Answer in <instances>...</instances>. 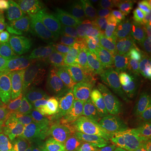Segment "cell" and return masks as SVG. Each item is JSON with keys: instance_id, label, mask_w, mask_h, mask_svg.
Listing matches in <instances>:
<instances>
[{"instance_id": "cell-1", "label": "cell", "mask_w": 151, "mask_h": 151, "mask_svg": "<svg viewBox=\"0 0 151 151\" xmlns=\"http://www.w3.org/2000/svg\"><path fill=\"white\" fill-rule=\"evenodd\" d=\"M60 36V63L85 81L99 86L110 82L117 74L108 70L92 55L86 46L66 30H57Z\"/></svg>"}, {"instance_id": "cell-20", "label": "cell", "mask_w": 151, "mask_h": 151, "mask_svg": "<svg viewBox=\"0 0 151 151\" xmlns=\"http://www.w3.org/2000/svg\"><path fill=\"white\" fill-rule=\"evenodd\" d=\"M12 55H13V59L15 61V64L17 65H19L22 67L28 68V70H42L46 67L45 65L34 60L31 58H29V57L23 55L20 52H19L15 49L14 50L13 49Z\"/></svg>"}, {"instance_id": "cell-26", "label": "cell", "mask_w": 151, "mask_h": 151, "mask_svg": "<svg viewBox=\"0 0 151 151\" xmlns=\"http://www.w3.org/2000/svg\"><path fill=\"white\" fill-rule=\"evenodd\" d=\"M96 151H115L111 145L108 134L103 135L99 139Z\"/></svg>"}, {"instance_id": "cell-11", "label": "cell", "mask_w": 151, "mask_h": 151, "mask_svg": "<svg viewBox=\"0 0 151 151\" xmlns=\"http://www.w3.org/2000/svg\"><path fill=\"white\" fill-rule=\"evenodd\" d=\"M130 109L108 102L97 112L89 122V126H96L108 134H119L126 133L129 128Z\"/></svg>"}, {"instance_id": "cell-5", "label": "cell", "mask_w": 151, "mask_h": 151, "mask_svg": "<svg viewBox=\"0 0 151 151\" xmlns=\"http://www.w3.org/2000/svg\"><path fill=\"white\" fill-rule=\"evenodd\" d=\"M34 7L50 27L65 30L86 19L87 9L75 0H40L33 2Z\"/></svg>"}, {"instance_id": "cell-3", "label": "cell", "mask_w": 151, "mask_h": 151, "mask_svg": "<svg viewBox=\"0 0 151 151\" xmlns=\"http://www.w3.org/2000/svg\"><path fill=\"white\" fill-rule=\"evenodd\" d=\"M22 96L34 110L54 105L61 96L64 85L61 79L48 72L25 70L17 81Z\"/></svg>"}, {"instance_id": "cell-12", "label": "cell", "mask_w": 151, "mask_h": 151, "mask_svg": "<svg viewBox=\"0 0 151 151\" xmlns=\"http://www.w3.org/2000/svg\"><path fill=\"white\" fill-rule=\"evenodd\" d=\"M0 113L19 120L36 112L28 104L14 84L0 87Z\"/></svg>"}, {"instance_id": "cell-23", "label": "cell", "mask_w": 151, "mask_h": 151, "mask_svg": "<svg viewBox=\"0 0 151 151\" xmlns=\"http://www.w3.org/2000/svg\"><path fill=\"white\" fill-rule=\"evenodd\" d=\"M13 48L5 29L0 26V65L4 64L10 58Z\"/></svg>"}, {"instance_id": "cell-6", "label": "cell", "mask_w": 151, "mask_h": 151, "mask_svg": "<svg viewBox=\"0 0 151 151\" xmlns=\"http://www.w3.org/2000/svg\"><path fill=\"white\" fill-rule=\"evenodd\" d=\"M109 102L107 94L98 86L92 92H82L69 97L56 116L61 120L75 119L88 124L95 114Z\"/></svg>"}, {"instance_id": "cell-2", "label": "cell", "mask_w": 151, "mask_h": 151, "mask_svg": "<svg viewBox=\"0 0 151 151\" xmlns=\"http://www.w3.org/2000/svg\"><path fill=\"white\" fill-rule=\"evenodd\" d=\"M65 30L80 40L101 64L113 73L119 74L123 48L108 30L94 25L91 18H86Z\"/></svg>"}, {"instance_id": "cell-7", "label": "cell", "mask_w": 151, "mask_h": 151, "mask_svg": "<svg viewBox=\"0 0 151 151\" xmlns=\"http://www.w3.org/2000/svg\"><path fill=\"white\" fill-rule=\"evenodd\" d=\"M18 12L14 19L12 33L20 43L42 37L51 27L42 19L37 9L25 1H18Z\"/></svg>"}, {"instance_id": "cell-21", "label": "cell", "mask_w": 151, "mask_h": 151, "mask_svg": "<svg viewBox=\"0 0 151 151\" xmlns=\"http://www.w3.org/2000/svg\"><path fill=\"white\" fill-rule=\"evenodd\" d=\"M128 134L134 139L140 151H151V131L129 130Z\"/></svg>"}, {"instance_id": "cell-9", "label": "cell", "mask_w": 151, "mask_h": 151, "mask_svg": "<svg viewBox=\"0 0 151 151\" xmlns=\"http://www.w3.org/2000/svg\"><path fill=\"white\" fill-rule=\"evenodd\" d=\"M80 121H65L59 132L49 139L47 151H91L92 139Z\"/></svg>"}, {"instance_id": "cell-4", "label": "cell", "mask_w": 151, "mask_h": 151, "mask_svg": "<svg viewBox=\"0 0 151 151\" xmlns=\"http://www.w3.org/2000/svg\"><path fill=\"white\" fill-rule=\"evenodd\" d=\"M65 122L54 113H33L17 120L9 143L21 145L50 139L59 132Z\"/></svg>"}, {"instance_id": "cell-18", "label": "cell", "mask_w": 151, "mask_h": 151, "mask_svg": "<svg viewBox=\"0 0 151 151\" xmlns=\"http://www.w3.org/2000/svg\"><path fill=\"white\" fill-rule=\"evenodd\" d=\"M108 136L115 151H140L128 132L119 134H108Z\"/></svg>"}, {"instance_id": "cell-8", "label": "cell", "mask_w": 151, "mask_h": 151, "mask_svg": "<svg viewBox=\"0 0 151 151\" xmlns=\"http://www.w3.org/2000/svg\"><path fill=\"white\" fill-rule=\"evenodd\" d=\"M109 32L125 50L151 55V36L139 25L121 17L113 16Z\"/></svg>"}, {"instance_id": "cell-10", "label": "cell", "mask_w": 151, "mask_h": 151, "mask_svg": "<svg viewBox=\"0 0 151 151\" xmlns=\"http://www.w3.org/2000/svg\"><path fill=\"white\" fill-rule=\"evenodd\" d=\"M15 50L44 65L55 64L60 62V36L50 31L39 39L22 42Z\"/></svg>"}, {"instance_id": "cell-25", "label": "cell", "mask_w": 151, "mask_h": 151, "mask_svg": "<svg viewBox=\"0 0 151 151\" xmlns=\"http://www.w3.org/2000/svg\"><path fill=\"white\" fill-rule=\"evenodd\" d=\"M49 139L29 142L20 145V151H47Z\"/></svg>"}, {"instance_id": "cell-17", "label": "cell", "mask_w": 151, "mask_h": 151, "mask_svg": "<svg viewBox=\"0 0 151 151\" xmlns=\"http://www.w3.org/2000/svg\"><path fill=\"white\" fill-rule=\"evenodd\" d=\"M19 70L13 61H7L0 65V87L14 85L19 80Z\"/></svg>"}, {"instance_id": "cell-13", "label": "cell", "mask_w": 151, "mask_h": 151, "mask_svg": "<svg viewBox=\"0 0 151 151\" xmlns=\"http://www.w3.org/2000/svg\"><path fill=\"white\" fill-rule=\"evenodd\" d=\"M128 124L130 130L151 131V86L130 110Z\"/></svg>"}, {"instance_id": "cell-14", "label": "cell", "mask_w": 151, "mask_h": 151, "mask_svg": "<svg viewBox=\"0 0 151 151\" xmlns=\"http://www.w3.org/2000/svg\"><path fill=\"white\" fill-rule=\"evenodd\" d=\"M120 69L136 71L151 79V55L123 50Z\"/></svg>"}, {"instance_id": "cell-24", "label": "cell", "mask_w": 151, "mask_h": 151, "mask_svg": "<svg viewBox=\"0 0 151 151\" xmlns=\"http://www.w3.org/2000/svg\"><path fill=\"white\" fill-rule=\"evenodd\" d=\"M139 26L151 36V3L143 8L139 14Z\"/></svg>"}, {"instance_id": "cell-15", "label": "cell", "mask_w": 151, "mask_h": 151, "mask_svg": "<svg viewBox=\"0 0 151 151\" xmlns=\"http://www.w3.org/2000/svg\"><path fill=\"white\" fill-rule=\"evenodd\" d=\"M100 87L107 94L109 102L129 108L130 110L138 103L142 94L120 86H108L104 85Z\"/></svg>"}, {"instance_id": "cell-16", "label": "cell", "mask_w": 151, "mask_h": 151, "mask_svg": "<svg viewBox=\"0 0 151 151\" xmlns=\"http://www.w3.org/2000/svg\"><path fill=\"white\" fill-rule=\"evenodd\" d=\"M120 87L133 92L144 93L151 86V79L141 73L133 70L120 69Z\"/></svg>"}, {"instance_id": "cell-27", "label": "cell", "mask_w": 151, "mask_h": 151, "mask_svg": "<svg viewBox=\"0 0 151 151\" xmlns=\"http://www.w3.org/2000/svg\"><path fill=\"white\" fill-rule=\"evenodd\" d=\"M0 151H20V145L14 143L0 144Z\"/></svg>"}, {"instance_id": "cell-19", "label": "cell", "mask_w": 151, "mask_h": 151, "mask_svg": "<svg viewBox=\"0 0 151 151\" xmlns=\"http://www.w3.org/2000/svg\"><path fill=\"white\" fill-rule=\"evenodd\" d=\"M18 119L0 113V144L9 143Z\"/></svg>"}, {"instance_id": "cell-22", "label": "cell", "mask_w": 151, "mask_h": 151, "mask_svg": "<svg viewBox=\"0 0 151 151\" xmlns=\"http://www.w3.org/2000/svg\"><path fill=\"white\" fill-rule=\"evenodd\" d=\"M17 2L12 0H0V22L14 19L17 15Z\"/></svg>"}]
</instances>
